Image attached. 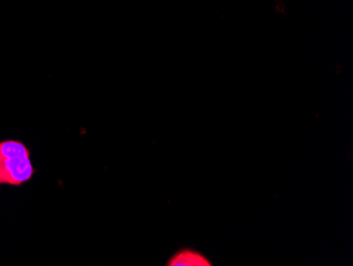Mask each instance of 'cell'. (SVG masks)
I'll use <instances>...</instances> for the list:
<instances>
[{
	"label": "cell",
	"mask_w": 353,
	"mask_h": 266,
	"mask_svg": "<svg viewBox=\"0 0 353 266\" xmlns=\"http://www.w3.org/2000/svg\"><path fill=\"white\" fill-rule=\"evenodd\" d=\"M30 158L0 160V184L21 186L34 175Z\"/></svg>",
	"instance_id": "6da1fadb"
},
{
	"label": "cell",
	"mask_w": 353,
	"mask_h": 266,
	"mask_svg": "<svg viewBox=\"0 0 353 266\" xmlns=\"http://www.w3.org/2000/svg\"><path fill=\"white\" fill-rule=\"evenodd\" d=\"M166 265L170 266H211L212 262L196 250L184 248L178 253L174 254V257L168 262Z\"/></svg>",
	"instance_id": "7a4b0ae2"
},
{
	"label": "cell",
	"mask_w": 353,
	"mask_h": 266,
	"mask_svg": "<svg viewBox=\"0 0 353 266\" xmlns=\"http://www.w3.org/2000/svg\"><path fill=\"white\" fill-rule=\"evenodd\" d=\"M30 158V151L23 142L6 140L0 142V160Z\"/></svg>",
	"instance_id": "3957f363"
}]
</instances>
